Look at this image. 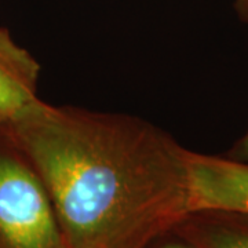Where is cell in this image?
I'll use <instances>...</instances> for the list:
<instances>
[{"mask_svg":"<svg viewBox=\"0 0 248 248\" xmlns=\"http://www.w3.org/2000/svg\"><path fill=\"white\" fill-rule=\"evenodd\" d=\"M169 248H181V247H169Z\"/></svg>","mask_w":248,"mask_h":248,"instance_id":"ba28073f","label":"cell"},{"mask_svg":"<svg viewBox=\"0 0 248 248\" xmlns=\"http://www.w3.org/2000/svg\"><path fill=\"white\" fill-rule=\"evenodd\" d=\"M213 248H248V233L219 232L211 237Z\"/></svg>","mask_w":248,"mask_h":248,"instance_id":"5b68a950","label":"cell"},{"mask_svg":"<svg viewBox=\"0 0 248 248\" xmlns=\"http://www.w3.org/2000/svg\"><path fill=\"white\" fill-rule=\"evenodd\" d=\"M40 65L0 27V125L16 120L39 101Z\"/></svg>","mask_w":248,"mask_h":248,"instance_id":"277c9868","label":"cell"},{"mask_svg":"<svg viewBox=\"0 0 248 248\" xmlns=\"http://www.w3.org/2000/svg\"><path fill=\"white\" fill-rule=\"evenodd\" d=\"M1 127L43 181L68 248H141L187 215V149L151 124L39 99Z\"/></svg>","mask_w":248,"mask_h":248,"instance_id":"6da1fadb","label":"cell"},{"mask_svg":"<svg viewBox=\"0 0 248 248\" xmlns=\"http://www.w3.org/2000/svg\"><path fill=\"white\" fill-rule=\"evenodd\" d=\"M61 241L43 181L0 125V248H60Z\"/></svg>","mask_w":248,"mask_h":248,"instance_id":"7a4b0ae2","label":"cell"},{"mask_svg":"<svg viewBox=\"0 0 248 248\" xmlns=\"http://www.w3.org/2000/svg\"><path fill=\"white\" fill-rule=\"evenodd\" d=\"M234 7L240 14V17L248 21V0H233Z\"/></svg>","mask_w":248,"mask_h":248,"instance_id":"8992f818","label":"cell"},{"mask_svg":"<svg viewBox=\"0 0 248 248\" xmlns=\"http://www.w3.org/2000/svg\"><path fill=\"white\" fill-rule=\"evenodd\" d=\"M186 211L248 215V163L186 151Z\"/></svg>","mask_w":248,"mask_h":248,"instance_id":"3957f363","label":"cell"},{"mask_svg":"<svg viewBox=\"0 0 248 248\" xmlns=\"http://www.w3.org/2000/svg\"><path fill=\"white\" fill-rule=\"evenodd\" d=\"M241 151H243V155L248 159V135L246 137V140L243 141V145H241Z\"/></svg>","mask_w":248,"mask_h":248,"instance_id":"52a82bcc","label":"cell"}]
</instances>
